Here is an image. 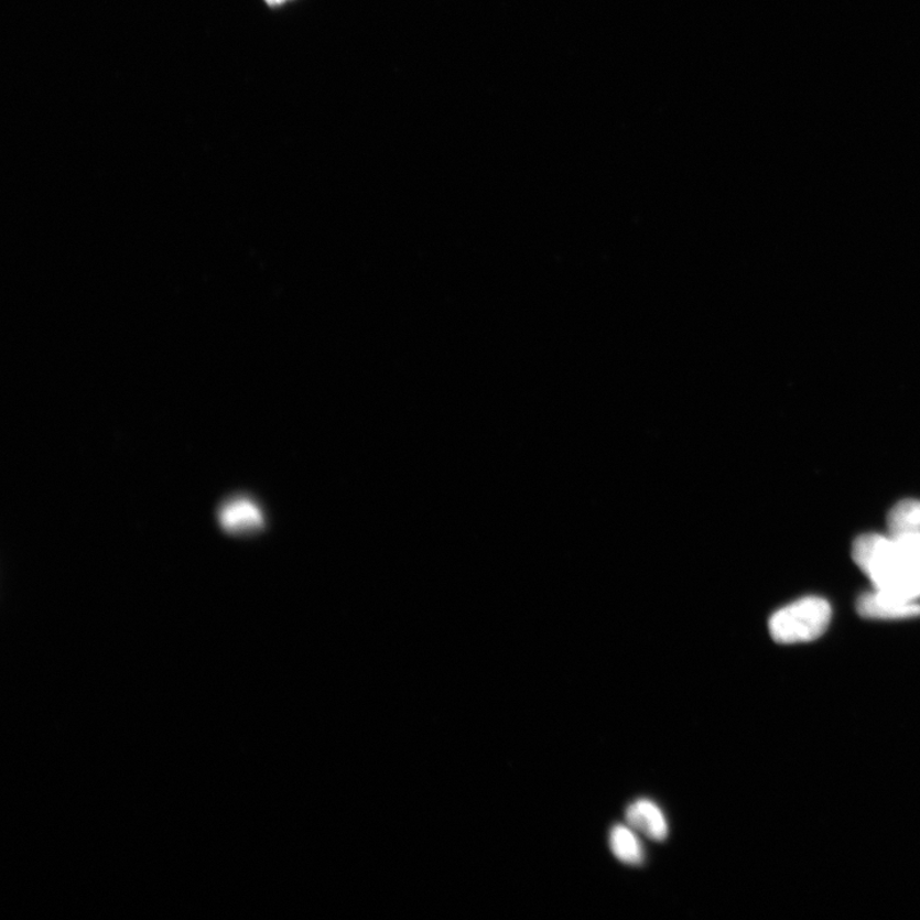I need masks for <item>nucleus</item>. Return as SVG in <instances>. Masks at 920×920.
Masks as SVG:
<instances>
[{"label":"nucleus","mask_w":920,"mask_h":920,"mask_svg":"<svg viewBox=\"0 0 920 920\" xmlns=\"http://www.w3.org/2000/svg\"><path fill=\"white\" fill-rule=\"evenodd\" d=\"M216 518L224 532L239 538L261 532L267 526V517L259 502L246 495L223 501Z\"/></svg>","instance_id":"nucleus-3"},{"label":"nucleus","mask_w":920,"mask_h":920,"mask_svg":"<svg viewBox=\"0 0 920 920\" xmlns=\"http://www.w3.org/2000/svg\"><path fill=\"white\" fill-rule=\"evenodd\" d=\"M852 554L876 589L902 602H913L920 596V572L902 562L892 538L863 534L854 541Z\"/></svg>","instance_id":"nucleus-1"},{"label":"nucleus","mask_w":920,"mask_h":920,"mask_svg":"<svg viewBox=\"0 0 920 920\" xmlns=\"http://www.w3.org/2000/svg\"><path fill=\"white\" fill-rule=\"evenodd\" d=\"M857 609L863 618L879 620L913 619L920 616V605L902 602L876 589L858 599Z\"/></svg>","instance_id":"nucleus-4"},{"label":"nucleus","mask_w":920,"mask_h":920,"mask_svg":"<svg viewBox=\"0 0 920 920\" xmlns=\"http://www.w3.org/2000/svg\"><path fill=\"white\" fill-rule=\"evenodd\" d=\"M267 2L270 4H280L285 2V0H267Z\"/></svg>","instance_id":"nucleus-8"},{"label":"nucleus","mask_w":920,"mask_h":920,"mask_svg":"<svg viewBox=\"0 0 920 920\" xmlns=\"http://www.w3.org/2000/svg\"><path fill=\"white\" fill-rule=\"evenodd\" d=\"M831 606L821 597H805L776 611L768 629L775 642L795 645L815 641L829 628Z\"/></svg>","instance_id":"nucleus-2"},{"label":"nucleus","mask_w":920,"mask_h":920,"mask_svg":"<svg viewBox=\"0 0 920 920\" xmlns=\"http://www.w3.org/2000/svg\"><path fill=\"white\" fill-rule=\"evenodd\" d=\"M615 858L628 866H641L646 859L645 846L634 827L616 825L609 837Z\"/></svg>","instance_id":"nucleus-6"},{"label":"nucleus","mask_w":920,"mask_h":920,"mask_svg":"<svg viewBox=\"0 0 920 920\" xmlns=\"http://www.w3.org/2000/svg\"><path fill=\"white\" fill-rule=\"evenodd\" d=\"M628 825L642 835L663 842L669 835V823L665 813L650 799H638L628 807L626 812Z\"/></svg>","instance_id":"nucleus-5"},{"label":"nucleus","mask_w":920,"mask_h":920,"mask_svg":"<svg viewBox=\"0 0 920 920\" xmlns=\"http://www.w3.org/2000/svg\"><path fill=\"white\" fill-rule=\"evenodd\" d=\"M887 528L891 538L909 533H920V501L902 500L890 510Z\"/></svg>","instance_id":"nucleus-7"}]
</instances>
